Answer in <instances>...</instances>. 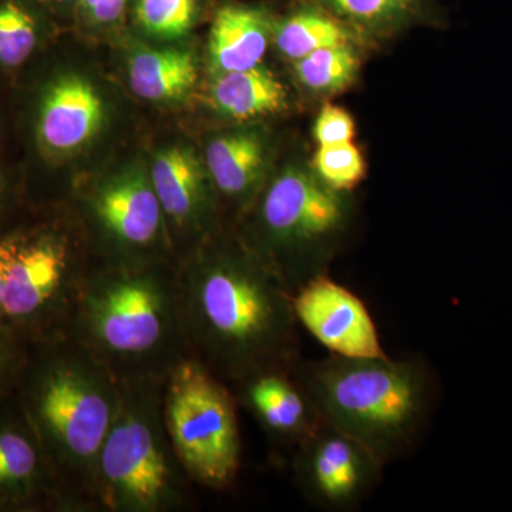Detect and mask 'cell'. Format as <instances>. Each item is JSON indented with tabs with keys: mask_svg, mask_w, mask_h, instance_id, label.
Masks as SVG:
<instances>
[{
	"mask_svg": "<svg viewBox=\"0 0 512 512\" xmlns=\"http://www.w3.org/2000/svg\"><path fill=\"white\" fill-rule=\"evenodd\" d=\"M178 288L188 352L224 382L298 359L292 295L242 242L202 255Z\"/></svg>",
	"mask_w": 512,
	"mask_h": 512,
	"instance_id": "6da1fadb",
	"label": "cell"
},
{
	"mask_svg": "<svg viewBox=\"0 0 512 512\" xmlns=\"http://www.w3.org/2000/svg\"><path fill=\"white\" fill-rule=\"evenodd\" d=\"M13 394L35 430L64 507H99L97 463L119 410V379L55 330L33 340Z\"/></svg>",
	"mask_w": 512,
	"mask_h": 512,
	"instance_id": "7a4b0ae2",
	"label": "cell"
},
{
	"mask_svg": "<svg viewBox=\"0 0 512 512\" xmlns=\"http://www.w3.org/2000/svg\"><path fill=\"white\" fill-rule=\"evenodd\" d=\"M292 372L320 421L360 441L384 466L419 446L439 397L433 367L420 356L298 357Z\"/></svg>",
	"mask_w": 512,
	"mask_h": 512,
	"instance_id": "3957f363",
	"label": "cell"
},
{
	"mask_svg": "<svg viewBox=\"0 0 512 512\" xmlns=\"http://www.w3.org/2000/svg\"><path fill=\"white\" fill-rule=\"evenodd\" d=\"M59 330L119 380L165 379L190 356L178 276L154 269L121 268L77 285Z\"/></svg>",
	"mask_w": 512,
	"mask_h": 512,
	"instance_id": "277c9868",
	"label": "cell"
},
{
	"mask_svg": "<svg viewBox=\"0 0 512 512\" xmlns=\"http://www.w3.org/2000/svg\"><path fill=\"white\" fill-rule=\"evenodd\" d=\"M245 245L293 295L329 275L356 222L353 192L323 183L308 157L293 158L266 181L249 208Z\"/></svg>",
	"mask_w": 512,
	"mask_h": 512,
	"instance_id": "5b68a950",
	"label": "cell"
},
{
	"mask_svg": "<svg viewBox=\"0 0 512 512\" xmlns=\"http://www.w3.org/2000/svg\"><path fill=\"white\" fill-rule=\"evenodd\" d=\"M116 419L97 463L99 507L116 512L181 508L190 480L165 430V379H124Z\"/></svg>",
	"mask_w": 512,
	"mask_h": 512,
	"instance_id": "8992f818",
	"label": "cell"
},
{
	"mask_svg": "<svg viewBox=\"0 0 512 512\" xmlns=\"http://www.w3.org/2000/svg\"><path fill=\"white\" fill-rule=\"evenodd\" d=\"M234 394L200 360L188 356L165 377V430L190 481L227 490L241 468L242 441Z\"/></svg>",
	"mask_w": 512,
	"mask_h": 512,
	"instance_id": "52a82bcc",
	"label": "cell"
},
{
	"mask_svg": "<svg viewBox=\"0 0 512 512\" xmlns=\"http://www.w3.org/2000/svg\"><path fill=\"white\" fill-rule=\"evenodd\" d=\"M69 244L56 229L22 222L3 289L0 322L40 338L62 326L76 282Z\"/></svg>",
	"mask_w": 512,
	"mask_h": 512,
	"instance_id": "ba28073f",
	"label": "cell"
},
{
	"mask_svg": "<svg viewBox=\"0 0 512 512\" xmlns=\"http://www.w3.org/2000/svg\"><path fill=\"white\" fill-rule=\"evenodd\" d=\"M384 464L360 441L320 421L295 447L293 473L309 503L320 510L353 511L382 480Z\"/></svg>",
	"mask_w": 512,
	"mask_h": 512,
	"instance_id": "9c48e42d",
	"label": "cell"
},
{
	"mask_svg": "<svg viewBox=\"0 0 512 512\" xmlns=\"http://www.w3.org/2000/svg\"><path fill=\"white\" fill-rule=\"evenodd\" d=\"M29 94V148L49 167L82 150L103 126V100L89 80L74 73L39 80Z\"/></svg>",
	"mask_w": 512,
	"mask_h": 512,
	"instance_id": "30bf717a",
	"label": "cell"
},
{
	"mask_svg": "<svg viewBox=\"0 0 512 512\" xmlns=\"http://www.w3.org/2000/svg\"><path fill=\"white\" fill-rule=\"evenodd\" d=\"M296 320L330 355L386 356L366 303L329 275L313 279L292 295Z\"/></svg>",
	"mask_w": 512,
	"mask_h": 512,
	"instance_id": "8fae6325",
	"label": "cell"
},
{
	"mask_svg": "<svg viewBox=\"0 0 512 512\" xmlns=\"http://www.w3.org/2000/svg\"><path fill=\"white\" fill-rule=\"evenodd\" d=\"M64 507L43 448L15 394L0 397V512Z\"/></svg>",
	"mask_w": 512,
	"mask_h": 512,
	"instance_id": "7c38bea8",
	"label": "cell"
},
{
	"mask_svg": "<svg viewBox=\"0 0 512 512\" xmlns=\"http://www.w3.org/2000/svg\"><path fill=\"white\" fill-rule=\"evenodd\" d=\"M90 210L101 231L120 247L150 248L164 231V212L150 174L138 167L103 181L93 192Z\"/></svg>",
	"mask_w": 512,
	"mask_h": 512,
	"instance_id": "4fadbf2b",
	"label": "cell"
},
{
	"mask_svg": "<svg viewBox=\"0 0 512 512\" xmlns=\"http://www.w3.org/2000/svg\"><path fill=\"white\" fill-rule=\"evenodd\" d=\"M292 365L266 367L235 386L242 404L266 433L295 448L319 426L320 419L308 394L293 376Z\"/></svg>",
	"mask_w": 512,
	"mask_h": 512,
	"instance_id": "5bb4252c",
	"label": "cell"
},
{
	"mask_svg": "<svg viewBox=\"0 0 512 512\" xmlns=\"http://www.w3.org/2000/svg\"><path fill=\"white\" fill-rule=\"evenodd\" d=\"M319 6L362 37L370 50L382 49L416 29H446L443 0H288Z\"/></svg>",
	"mask_w": 512,
	"mask_h": 512,
	"instance_id": "9a60e30c",
	"label": "cell"
},
{
	"mask_svg": "<svg viewBox=\"0 0 512 512\" xmlns=\"http://www.w3.org/2000/svg\"><path fill=\"white\" fill-rule=\"evenodd\" d=\"M278 12L264 2L225 0L215 9L208 36V66L215 74L242 72L264 62Z\"/></svg>",
	"mask_w": 512,
	"mask_h": 512,
	"instance_id": "2e32d148",
	"label": "cell"
},
{
	"mask_svg": "<svg viewBox=\"0 0 512 512\" xmlns=\"http://www.w3.org/2000/svg\"><path fill=\"white\" fill-rule=\"evenodd\" d=\"M269 160L271 138L254 126L212 138L205 151V168L215 190L245 212L268 181Z\"/></svg>",
	"mask_w": 512,
	"mask_h": 512,
	"instance_id": "e0dca14e",
	"label": "cell"
},
{
	"mask_svg": "<svg viewBox=\"0 0 512 512\" xmlns=\"http://www.w3.org/2000/svg\"><path fill=\"white\" fill-rule=\"evenodd\" d=\"M151 183L165 221L175 228L198 229L205 225L212 211V181L207 168L185 147L161 151L150 171Z\"/></svg>",
	"mask_w": 512,
	"mask_h": 512,
	"instance_id": "ac0fdd59",
	"label": "cell"
},
{
	"mask_svg": "<svg viewBox=\"0 0 512 512\" xmlns=\"http://www.w3.org/2000/svg\"><path fill=\"white\" fill-rule=\"evenodd\" d=\"M208 104L222 119L238 124L282 116L291 110V93L264 63L242 72L212 76Z\"/></svg>",
	"mask_w": 512,
	"mask_h": 512,
	"instance_id": "d6986e66",
	"label": "cell"
},
{
	"mask_svg": "<svg viewBox=\"0 0 512 512\" xmlns=\"http://www.w3.org/2000/svg\"><path fill=\"white\" fill-rule=\"evenodd\" d=\"M289 8L276 18L272 46L286 62L292 63L316 50L340 45L365 47L362 37L319 6L288 2Z\"/></svg>",
	"mask_w": 512,
	"mask_h": 512,
	"instance_id": "ffe728a7",
	"label": "cell"
},
{
	"mask_svg": "<svg viewBox=\"0 0 512 512\" xmlns=\"http://www.w3.org/2000/svg\"><path fill=\"white\" fill-rule=\"evenodd\" d=\"M197 82V59L187 50H141L128 62L131 90L154 103L184 99Z\"/></svg>",
	"mask_w": 512,
	"mask_h": 512,
	"instance_id": "44dd1931",
	"label": "cell"
},
{
	"mask_svg": "<svg viewBox=\"0 0 512 512\" xmlns=\"http://www.w3.org/2000/svg\"><path fill=\"white\" fill-rule=\"evenodd\" d=\"M367 53L369 50L357 45L316 50L289 63L293 82L303 96L320 104L328 103L356 86Z\"/></svg>",
	"mask_w": 512,
	"mask_h": 512,
	"instance_id": "7402d4cb",
	"label": "cell"
},
{
	"mask_svg": "<svg viewBox=\"0 0 512 512\" xmlns=\"http://www.w3.org/2000/svg\"><path fill=\"white\" fill-rule=\"evenodd\" d=\"M46 9L40 0H0V77L32 66L45 39Z\"/></svg>",
	"mask_w": 512,
	"mask_h": 512,
	"instance_id": "603a6c76",
	"label": "cell"
},
{
	"mask_svg": "<svg viewBox=\"0 0 512 512\" xmlns=\"http://www.w3.org/2000/svg\"><path fill=\"white\" fill-rule=\"evenodd\" d=\"M134 22L160 40L183 39L197 25L202 0H133Z\"/></svg>",
	"mask_w": 512,
	"mask_h": 512,
	"instance_id": "cb8c5ba5",
	"label": "cell"
},
{
	"mask_svg": "<svg viewBox=\"0 0 512 512\" xmlns=\"http://www.w3.org/2000/svg\"><path fill=\"white\" fill-rule=\"evenodd\" d=\"M309 161L320 180L338 191L353 192L366 178L365 154L355 141L316 146Z\"/></svg>",
	"mask_w": 512,
	"mask_h": 512,
	"instance_id": "d4e9b609",
	"label": "cell"
},
{
	"mask_svg": "<svg viewBox=\"0 0 512 512\" xmlns=\"http://www.w3.org/2000/svg\"><path fill=\"white\" fill-rule=\"evenodd\" d=\"M35 338L0 322V397L15 390Z\"/></svg>",
	"mask_w": 512,
	"mask_h": 512,
	"instance_id": "484cf974",
	"label": "cell"
},
{
	"mask_svg": "<svg viewBox=\"0 0 512 512\" xmlns=\"http://www.w3.org/2000/svg\"><path fill=\"white\" fill-rule=\"evenodd\" d=\"M312 138L316 146L355 141L356 121L350 111L336 104H320L312 124Z\"/></svg>",
	"mask_w": 512,
	"mask_h": 512,
	"instance_id": "4316f807",
	"label": "cell"
},
{
	"mask_svg": "<svg viewBox=\"0 0 512 512\" xmlns=\"http://www.w3.org/2000/svg\"><path fill=\"white\" fill-rule=\"evenodd\" d=\"M131 2L133 0H80L77 10L87 25L106 28L124 18Z\"/></svg>",
	"mask_w": 512,
	"mask_h": 512,
	"instance_id": "83f0119b",
	"label": "cell"
},
{
	"mask_svg": "<svg viewBox=\"0 0 512 512\" xmlns=\"http://www.w3.org/2000/svg\"><path fill=\"white\" fill-rule=\"evenodd\" d=\"M18 185L12 168L0 160V231L22 221V218L16 217L22 201Z\"/></svg>",
	"mask_w": 512,
	"mask_h": 512,
	"instance_id": "f1b7e54d",
	"label": "cell"
},
{
	"mask_svg": "<svg viewBox=\"0 0 512 512\" xmlns=\"http://www.w3.org/2000/svg\"><path fill=\"white\" fill-rule=\"evenodd\" d=\"M22 222L23 220L19 221L18 224L12 225V227L0 231V309H2L6 274H8L10 261H12L16 248H18L19 245Z\"/></svg>",
	"mask_w": 512,
	"mask_h": 512,
	"instance_id": "f546056e",
	"label": "cell"
},
{
	"mask_svg": "<svg viewBox=\"0 0 512 512\" xmlns=\"http://www.w3.org/2000/svg\"><path fill=\"white\" fill-rule=\"evenodd\" d=\"M8 128H6L5 114H3L2 109H0V160H2L3 154H5L6 144H8Z\"/></svg>",
	"mask_w": 512,
	"mask_h": 512,
	"instance_id": "4dcf8cb0",
	"label": "cell"
},
{
	"mask_svg": "<svg viewBox=\"0 0 512 512\" xmlns=\"http://www.w3.org/2000/svg\"><path fill=\"white\" fill-rule=\"evenodd\" d=\"M47 9L53 8V6H72L76 9L79 6L80 0H40Z\"/></svg>",
	"mask_w": 512,
	"mask_h": 512,
	"instance_id": "1f68e13d",
	"label": "cell"
}]
</instances>
